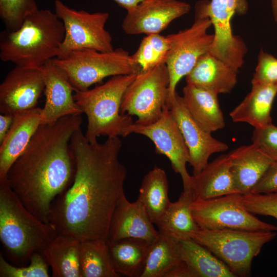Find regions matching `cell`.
Instances as JSON below:
<instances>
[{
  "label": "cell",
  "mask_w": 277,
  "mask_h": 277,
  "mask_svg": "<svg viewBox=\"0 0 277 277\" xmlns=\"http://www.w3.org/2000/svg\"><path fill=\"white\" fill-rule=\"evenodd\" d=\"M170 47L167 35L163 36L160 33L146 35L131 56L140 67L141 71H147L160 64L166 63Z\"/></svg>",
  "instance_id": "32"
},
{
  "label": "cell",
  "mask_w": 277,
  "mask_h": 277,
  "mask_svg": "<svg viewBox=\"0 0 277 277\" xmlns=\"http://www.w3.org/2000/svg\"><path fill=\"white\" fill-rule=\"evenodd\" d=\"M14 115L1 114L0 115V143L6 137L12 124Z\"/></svg>",
  "instance_id": "40"
},
{
  "label": "cell",
  "mask_w": 277,
  "mask_h": 277,
  "mask_svg": "<svg viewBox=\"0 0 277 277\" xmlns=\"http://www.w3.org/2000/svg\"><path fill=\"white\" fill-rule=\"evenodd\" d=\"M39 68L44 80L46 96L44 107L42 108L41 124L51 123L66 116L82 114L73 97L74 89L63 70L52 60Z\"/></svg>",
  "instance_id": "17"
},
{
  "label": "cell",
  "mask_w": 277,
  "mask_h": 277,
  "mask_svg": "<svg viewBox=\"0 0 277 277\" xmlns=\"http://www.w3.org/2000/svg\"><path fill=\"white\" fill-rule=\"evenodd\" d=\"M235 187L242 194L250 192L273 162L254 143L228 153Z\"/></svg>",
  "instance_id": "20"
},
{
  "label": "cell",
  "mask_w": 277,
  "mask_h": 277,
  "mask_svg": "<svg viewBox=\"0 0 277 277\" xmlns=\"http://www.w3.org/2000/svg\"><path fill=\"white\" fill-rule=\"evenodd\" d=\"M271 4L274 19L277 24V0H271Z\"/></svg>",
  "instance_id": "42"
},
{
  "label": "cell",
  "mask_w": 277,
  "mask_h": 277,
  "mask_svg": "<svg viewBox=\"0 0 277 277\" xmlns=\"http://www.w3.org/2000/svg\"><path fill=\"white\" fill-rule=\"evenodd\" d=\"M168 190L167 174L161 168L154 166L143 177L137 200L143 205L154 224L163 216L171 203Z\"/></svg>",
  "instance_id": "28"
},
{
  "label": "cell",
  "mask_w": 277,
  "mask_h": 277,
  "mask_svg": "<svg viewBox=\"0 0 277 277\" xmlns=\"http://www.w3.org/2000/svg\"><path fill=\"white\" fill-rule=\"evenodd\" d=\"M193 201L191 193L183 191L176 202H171L165 213L155 223L159 231L177 241L191 239L192 232L200 228L190 209Z\"/></svg>",
  "instance_id": "27"
},
{
  "label": "cell",
  "mask_w": 277,
  "mask_h": 277,
  "mask_svg": "<svg viewBox=\"0 0 277 277\" xmlns=\"http://www.w3.org/2000/svg\"><path fill=\"white\" fill-rule=\"evenodd\" d=\"M167 104L189 150L193 175L197 174L208 163L212 154L226 151L228 146L213 137L195 122L177 92L172 98L168 99Z\"/></svg>",
  "instance_id": "14"
},
{
  "label": "cell",
  "mask_w": 277,
  "mask_h": 277,
  "mask_svg": "<svg viewBox=\"0 0 277 277\" xmlns=\"http://www.w3.org/2000/svg\"><path fill=\"white\" fill-rule=\"evenodd\" d=\"M52 61L65 73L75 92L87 90L110 76L136 74L141 71L131 55L120 48L110 52L75 51L65 58L55 57Z\"/></svg>",
  "instance_id": "7"
},
{
  "label": "cell",
  "mask_w": 277,
  "mask_h": 277,
  "mask_svg": "<svg viewBox=\"0 0 277 277\" xmlns=\"http://www.w3.org/2000/svg\"><path fill=\"white\" fill-rule=\"evenodd\" d=\"M65 34L63 22L49 9L27 15L15 31L0 34V58L15 65L39 68L58 55Z\"/></svg>",
  "instance_id": "3"
},
{
  "label": "cell",
  "mask_w": 277,
  "mask_h": 277,
  "mask_svg": "<svg viewBox=\"0 0 277 277\" xmlns=\"http://www.w3.org/2000/svg\"><path fill=\"white\" fill-rule=\"evenodd\" d=\"M181 261L177 241L160 231L149 247L141 277H164Z\"/></svg>",
  "instance_id": "30"
},
{
  "label": "cell",
  "mask_w": 277,
  "mask_h": 277,
  "mask_svg": "<svg viewBox=\"0 0 277 277\" xmlns=\"http://www.w3.org/2000/svg\"><path fill=\"white\" fill-rule=\"evenodd\" d=\"M137 74L113 76L94 88L75 92L74 100L87 116L85 135L89 142L97 141L101 135L126 136L127 128L134 122L131 115L121 113V106L126 90Z\"/></svg>",
  "instance_id": "5"
},
{
  "label": "cell",
  "mask_w": 277,
  "mask_h": 277,
  "mask_svg": "<svg viewBox=\"0 0 277 277\" xmlns=\"http://www.w3.org/2000/svg\"><path fill=\"white\" fill-rule=\"evenodd\" d=\"M54 10L65 30L64 39L56 58H65L78 50L110 52L114 50L111 34L105 29L109 17L108 13H89L84 10H75L61 0L55 1Z\"/></svg>",
  "instance_id": "9"
},
{
  "label": "cell",
  "mask_w": 277,
  "mask_h": 277,
  "mask_svg": "<svg viewBox=\"0 0 277 277\" xmlns=\"http://www.w3.org/2000/svg\"><path fill=\"white\" fill-rule=\"evenodd\" d=\"M151 243L136 238H125L107 242L114 270L127 276L141 277Z\"/></svg>",
  "instance_id": "26"
},
{
  "label": "cell",
  "mask_w": 277,
  "mask_h": 277,
  "mask_svg": "<svg viewBox=\"0 0 277 277\" xmlns=\"http://www.w3.org/2000/svg\"><path fill=\"white\" fill-rule=\"evenodd\" d=\"M70 145L75 162L74 179L52 203L49 223L58 234L81 241L107 242L112 214L125 193L127 171L119 159L122 142L119 137L90 142L80 128Z\"/></svg>",
  "instance_id": "1"
},
{
  "label": "cell",
  "mask_w": 277,
  "mask_h": 277,
  "mask_svg": "<svg viewBox=\"0 0 277 277\" xmlns=\"http://www.w3.org/2000/svg\"><path fill=\"white\" fill-rule=\"evenodd\" d=\"M251 84L277 85V58L261 50Z\"/></svg>",
  "instance_id": "36"
},
{
  "label": "cell",
  "mask_w": 277,
  "mask_h": 277,
  "mask_svg": "<svg viewBox=\"0 0 277 277\" xmlns=\"http://www.w3.org/2000/svg\"><path fill=\"white\" fill-rule=\"evenodd\" d=\"M191 193L193 199H209L239 193L230 169L228 154L208 163L201 172L192 175Z\"/></svg>",
  "instance_id": "21"
},
{
  "label": "cell",
  "mask_w": 277,
  "mask_h": 277,
  "mask_svg": "<svg viewBox=\"0 0 277 277\" xmlns=\"http://www.w3.org/2000/svg\"><path fill=\"white\" fill-rule=\"evenodd\" d=\"M184 103L195 122L211 133L225 126L218 94L197 86L187 84L183 89Z\"/></svg>",
  "instance_id": "24"
},
{
  "label": "cell",
  "mask_w": 277,
  "mask_h": 277,
  "mask_svg": "<svg viewBox=\"0 0 277 277\" xmlns=\"http://www.w3.org/2000/svg\"><path fill=\"white\" fill-rule=\"evenodd\" d=\"M181 259L197 277H234L229 268L207 248L192 239L177 241Z\"/></svg>",
  "instance_id": "29"
},
{
  "label": "cell",
  "mask_w": 277,
  "mask_h": 277,
  "mask_svg": "<svg viewBox=\"0 0 277 277\" xmlns=\"http://www.w3.org/2000/svg\"><path fill=\"white\" fill-rule=\"evenodd\" d=\"M211 26L209 18L195 17L190 27L167 35L170 43L166 60L169 76L168 99L175 95L182 78L189 73L202 56L210 51L214 35L207 30Z\"/></svg>",
  "instance_id": "12"
},
{
  "label": "cell",
  "mask_w": 277,
  "mask_h": 277,
  "mask_svg": "<svg viewBox=\"0 0 277 277\" xmlns=\"http://www.w3.org/2000/svg\"><path fill=\"white\" fill-rule=\"evenodd\" d=\"M81 241L58 234L43 252L54 277H82L80 267Z\"/></svg>",
  "instance_id": "25"
},
{
  "label": "cell",
  "mask_w": 277,
  "mask_h": 277,
  "mask_svg": "<svg viewBox=\"0 0 277 277\" xmlns=\"http://www.w3.org/2000/svg\"><path fill=\"white\" fill-rule=\"evenodd\" d=\"M190 8L189 4L177 0H143L127 11L122 28L129 35L159 34Z\"/></svg>",
  "instance_id": "16"
},
{
  "label": "cell",
  "mask_w": 277,
  "mask_h": 277,
  "mask_svg": "<svg viewBox=\"0 0 277 277\" xmlns=\"http://www.w3.org/2000/svg\"><path fill=\"white\" fill-rule=\"evenodd\" d=\"M243 196L245 206L251 213L270 216L277 220V191L267 193L249 192Z\"/></svg>",
  "instance_id": "35"
},
{
  "label": "cell",
  "mask_w": 277,
  "mask_h": 277,
  "mask_svg": "<svg viewBox=\"0 0 277 277\" xmlns=\"http://www.w3.org/2000/svg\"><path fill=\"white\" fill-rule=\"evenodd\" d=\"M164 277H197L193 270L184 261L172 267L165 275Z\"/></svg>",
  "instance_id": "39"
},
{
  "label": "cell",
  "mask_w": 277,
  "mask_h": 277,
  "mask_svg": "<svg viewBox=\"0 0 277 277\" xmlns=\"http://www.w3.org/2000/svg\"><path fill=\"white\" fill-rule=\"evenodd\" d=\"M42 108H34L14 114L12 124L0 143V179L6 177L16 160L25 150L41 124Z\"/></svg>",
  "instance_id": "19"
},
{
  "label": "cell",
  "mask_w": 277,
  "mask_h": 277,
  "mask_svg": "<svg viewBox=\"0 0 277 277\" xmlns=\"http://www.w3.org/2000/svg\"><path fill=\"white\" fill-rule=\"evenodd\" d=\"M57 235L51 224L27 209L6 177L0 179V240L17 266L26 265L33 254L42 253Z\"/></svg>",
  "instance_id": "4"
},
{
  "label": "cell",
  "mask_w": 277,
  "mask_h": 277,
  "mask_svg": "<svg viewBox=\"0 0 277 277\" xmlns=\"http://www.w3.org/2000/svg\"><path fill=\"white\" fill-rule=\"evenodd\" d=\"M44 90L39 68L15 65L0 85L1 114L14 115L36 107Z\"/></svg>",
  "instance_id": "15"
},
{
  "label": "cell",
  "mask_w": 277,
  "mask_h": 277,
  "mask_svg": "<svg viewBox=\"0 0 277 277\" xmlns=\"http://www.w3.org/2000/svg\"><path fill=\"white\" fill-rule=\"evenodd\" d=\"M80 267L82 277H118L113 268L107 242L101 239L81 241Z\"/></svg>",
  "instance_id": "31"
},
{
  "label": "cell",
  "mask_w": 277,
  "mask_h": 277,
  "mask_svg": "<svg viewBox=\"0 0 277 277\" xmlns=\"http://www.w3.org/2000/svg\"><path fill=\"white\" fill-rule=\"evenodd\" d=\"M200 228L277 231V226L264 222L247 209L243 194L235 193L209 199L194 200L190 205Z\"/></svg>",
  "instance_id": "10"
},
{
  "label": "cell",
  "mask_w": 277,
  "mask_h": 277,
  "mask_svg": "<svg viewBox=\"0 0 277 277\" xmlns=\"http://www.w3.org/2000/svg\"><path fill=\"white\" fill-rule=\"evenodd\" d=\"M277 85L252 84L251 91L229 113L233 122L249 124L261 129L272 124L271 111Z\"/></svg>",
  "instance_id": "23"
},
{
  "label": "cell",
  "mask_w": 277,
  "mask_h": 277,
  "mask_svg": "<svg viewBox=\"0 0 277 277\" xmlns=\"http://www.w3.org/2000/svg\"><path fill=\"white\" fill-rule=\"evenodd\" d=\"M237 73L210 52L202 56L186 76L187 84L203 87L217 94L230 93L237 83Z\"/></svg>",
  "instance_id": "22"
},
{
  "label": "cell",
  "mask_w": 277,
  "mask_h": 277,
  "mask_svg": "<svg viewBox=\"0 0 277 277\" xmlns=\"http://www.w3.org/2000/svg\"><path fill=\"white\" fill-rule=\"evenodd\" d=\"M153 224L143 205L137 200L130 202L124 193L112 214L107 242L136 238L152 243L160 233Z\"/></svg>",
  "instance_id": "18"
},
{
  "label": "cell",
  "mask_w": 277,
  "mask_h": 277,
  "mask_svg": "<svg viewBox=\"0 0 277 277\" xmlns=\"http://www.w3.org/2000/svg\"><path fill=\"white\" fill-rule=\"evenodd\" d=\"M256 144L273 161L277 162V127L272 123L261 129H254L251 137Z\"/></svg>",
  "instance_id": "37"
},
{
  "label": "cell",
  "mask_w": 277,
  "mask_h": 277,
  "mask_svg": "<svg viewBox=\"0 0 277 277\" xmlns=\"http://www.w3.org/2000/svg\"><path fill=\"white\" fill-rule=\"evenodd\" d=\"M82 122L80 114L41 124L6 175L24 205L45 223H49L54 200L73 180L75 162L70 141Z\"/></svg>",
  "instance_id": "2"
},
{
  "label": "cell",
  "mask_w": 277,
  "mask_h": 277,
  "mask_svg": "<svg viewBox=\"0 0 277 277\" xmlns=\"http://www.w3.org/2000/svg\"><path fill=\"white\" fill-rule=\"evenodd\" d=\"M247 10L246 0H204L195 6V17L209 18L214 27L210 52L236 72L244 64L247 49L242 39L232 33L231 21L235 14H245Z\"/></svg>",
  "instance_id": "8"
},
{
  "label": "cell",
  "mask_w": 277,
  "mask_h": 277,
  "mask_svg": "<svg viewBox=\"0 0 277 277\" xmlns=\"http://www.w3.org/2000/svg\"><path fill=\"white\" fill-rule=\"evenodd\" d=\"M132 133L143 135L153 143L155 152L166 156L174 171L180 175L183 191L191 193L192 176L186 169L190 161L189 150L167 103L157 121L147 125L134 123L127 128L126 135Z\"/></svg>",
  "instance_id": "13"
},
{
  "label": "cell",
  "mask_w": 277,
  "mask_h": 277,
  "mask_svg": "<svg viewBox=\"0 0 277 277\" xmlns=\"http://www.w3.org/2000/svg\"><path fill=\"white\" fill-rule=\"evenodd\" d=\"M120 7L126 9H131L143 0H113Z\"/></svg>",
  "instance_id": "41"
},
{
  "label": "cell",
  "mask_w": 277,
  "mask_h": 277,
  "mask_svg": "<svg viewBox=\"0 0 277 277\" xmlns=\"http://www.w3.org/2000/svg\"><path fill=\"white\" fill-rule=\"evenodd\" d=\"M37 9L35 0H0V15L8 31L18 29L25 18Z\"/></svg>",
  "instance_id": "33"
},
{
  "label": "cell",
  "mask_w": 277,
  "mask_h": 277,
  "mask_svg": "<svg viewBox=\"0 0 277 277\" xmlns=\"http://www.w3.org/2000/svg\"><path fill=\"white\" fill-rule=\"evenodd\" d=\"M169 76L165 63L137 74L126 90L121 112L136 115V124L147 125L162 116L169 96Z\"/></svg>",
  "instance_id": "11"
},
{
  "label": "cell",
  "mask_w": 277,
  "mask_h": 277,
  "mask_svg": "<svg viewBox=\"0 0 277 277\" xmlns=\"http://www.w3.org/2000/svg\"><path fill=\"white\" fill-rule=\"evenodd\" d=\"M49 266L41 253L33 254L29 263L23 266L9 263L0 254V277H49Z\"/></svg>",
  "instance_id": "34"
},
{
  "label": "cell",
  "mask_w": 277,
  "mask_h": 277,
  "mask_svg": "<svg viewBox=\"0 0 277 277\" xmlns=\"http://www.w3.org/2000/svg\"><path fill=\"white\" fill-rule=\"evenodd\" d=\"M276 236L275 231L199 228L191 238L213 253L235 276L245 277L250 275L254 258Z\"/></svg>",
  "instance_id": "6"
},
{
  "label": "cell",
  "mask_w": 277,
  "mask_h": 277,
  "mask_svg": "<svg viewBox=\"0 0 277 277\" xmlns=\"http://www.w3.org/2000/svg\"><path fill=\"white\" fill-rule=\"evenodd\" d=\"M277 191V162H273L250 192L267 193Z\"/></svg>",
  "instance_id": "38"
}]
</instances>
